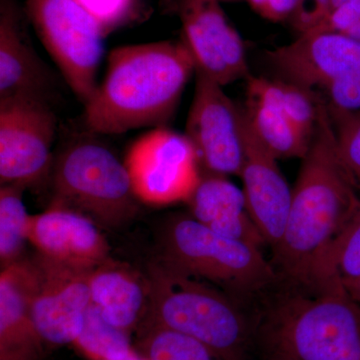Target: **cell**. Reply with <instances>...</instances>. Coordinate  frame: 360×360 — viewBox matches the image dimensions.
I'll list each match as a JSON object with an SVG mask.
<instances>
[{"instance_id": "cell-1", "label": "cell", "mask_w": 360, "mask_h": 360, "mask_svg": "<svg viewBox=\"0 0 360 360\" xmlns=\"http://www.w3.org/2000/svg\"><path fill=\"white\" fill-rule=\"evenodd\" d=\"M360 210L359 191L343 167L335 129L321 98L319 118L291 194L274 266L291 284L304 288L316 257Z\"/></svg>"}, {"instance_id": "cell-2", "label": "cell", "mask_w": 360, "mask_h": 360, "mask_svg": "<svg viewBox=\"0 0 360 360\" xmlns=\"http://www.w3.org/2000/svg\"><path fill=\"white\" fill-rule=\"evenodd\" d=\"M193 72L195 63L182 39L115 49L103 84L84 105L85 124L101 134L162 124Z\"/></svg>"}, {"instance_id": "cell-3", "label": "cell", "mask_w": 360, "mask_h": 360, "mask_svg": "<svg viewBox=\"0 0 360 360\" xmlns=\"http://www.w3.org/2000/svg\"><path fill=\"white\" fill-rule=\"evenodd\" d=\"M146 276L149 307L143 321L193 336L224 360H246L257 326L243 303L160 259L149 264Z\"/></svg>"}, {"instance_id": "cell-4", "label": "cell", "mask_w": 360, "mask_h": 360, "mask_svg": "<svg viewBox=\"0 0 360 360\" xmlns=\"http://www.w3.org/2000/svg\"><path fill=\"white\" fill-rule=\"evenodd\" d=\"M286 293L259 323L270 354L296 360H360V303L341 283Z\"/></svg>"}, {"instance_id": "cell-5", "label": "cell", "mask_w": 360, "mask_h": 360, "mask_svg": "<svg viewBox=\"0 0 360 360\" xmlns=\"http://www.w3.org/2000/svg\"><path fill=\"white\" fill-rule=\"evenodd\" d=\"M160 260L241 303L267 292L281 279L260 248L217 233L184 215L165 225Z\"/></svg>"}, {"instance_id": "cell-6", "label": "cell", "mask_w": 360, "mask_h": 360, "mask_svg": "<svg viewBox=\"0 0 360 360\" xmlns=\"http://www.w3.org/2000/svg\"><path fill=\"white\" fill-rule=\"evenodd\" d=\"M52 184V205L82 213L99 225L120 226L139 212L127 165L98 142L78 141L59 155Z\"/></svg>"}, {"instance_id": "cell-7", "label": "cell", "mask_w": 360, "mask_h": 360, "mask_svg": "<svg viewBox=\"0 0 360 360\" xmlns=\"http://www.w3.org/2000/svg\"><path fill=\"white\" fill-rule=\"evenodd\" d=\"M26 9L45 49L85 105L97 89L103 28L77 0H26Z\"/></svg>"}, {"instance_id": "cell-8", "label": "cell", "mask_w": 360, "mask_h": 360, "mask_svg": "<svg viewBox=\"0 0 360 360\" xmlns=\"http://www.w3.org/2000/svg\"><path fill=\"white\" fill-rule=\"evenodd\" d=\"M124 163L135 194L149 205L188 201L201 179L200 160L188 137L161 127L137 139Z\"/></svg>"}, {"instance_id": "cell-9", "label": "cell", "mask_w": 360, "mask_h": 360, "mask_svg": "<svg viewBox=\"0 0 360 360\" xmlns=\"http://www.w3.org/2000/svg\"><path fill=\"white\" fill-rule=\"evenodd\" d=\"M195 73L193 101L184 134L208 172L239 176L245 163L243 110L227 96L222 85L200 71Z\"/></svg>"}, {"instance_id": "cell-10", "label": "cell", "mask_w": 360, "mask_h": 360, "mask_svg": "<svg viewBox=\"0 0 360 360\" xmlns=\"http://www.w3.org/2000/svg\"><path fill=\"white\" fill-rule=\"evenodd\" d=\"M56 117L44 101H0V182L28 187L49 174Z\"/></svg>"}, {"instance_id": "cell-11", "label": "cell", "mask_w": 360, "mask_h": 360, "mask_svg": "<svg viewBox=\"0 0 360 360\" xmlns=\"http://www.w3.org/2000/svg\"><path fill=\"white\" fill-rule=\"evenodd\" d=\"M34 262L39 272L32 305L35 328L46 345H73L91 303L89 276L92 269L61 264L41 255Z\"/></svg>"}, {"instance_id": "cell-12", "label": "cell", "mask_w": 360, "mask_h": 360, "mask_svg": "<svg viewBox=\"0 0 360 360\" xmlns=\"http://www.w3.org/2000/svg\"><path fill=\"white\" fill-rule=\"evenodd\" d=\"M179 15L196 71L222 86L248 77L245 44L219 0H181Z\"/></svg>"}, {"instance_id": "cell-13", "label": "cell", "mask_w": 360, "mask_h": 360, "mask_svg": "<svg viewBox=\"0 0 360 360\" xmlns=\"http://www.w3.org/2000/svg\"><path fill=\"white\" fill-rule=\"evenodd\" d=\"M270 63L288 82L312 89L333 79L360 82V40L340 33L307 32L267 52Z\"/></svg>"}, {"instance_id": "cell-14", "label": "cell", "mask_w": 360, "mask_h": 360, "mask_svg": "<svg viewBox=\"0 0 360 360\" xmlns=\"http://www.w3.org/2000/svg\"><path fill=\"white\" fill-rule=\"evenodd\" d=\"M243 135L245 163L239 177L243 180L246 207L251 219L274 252L283 239L292 189L277 165L276 156L272 155L253 134L245 110Z\"/></svg>"}, {"instance_id": "cell-15", "label": "cell", "mask_w": 360, "mask_h": 360, "mask_svg": "<svg viewBox=\"0 0 360 360\" xmlns=\"http://www.w3.org/2000/svg\"><path fill=\"white\" fill-rule=\"evenodd\" d=\"M96 224L82 213L52 205L30 215L28 243L49 259L94 269L110 258V246Z\"/></svg>"}, {"instance_id": "cell-16", "label": "cell", "mask_w": 360, "mask_h": 360, "mask_svg": "<svg viewBox=\"0 0 360 360\" xmlns=\"http://www.w3.org/2000/svg\"><path fill=\"white\" fill-rule=\"evenodd\" d=\"M51 73L26 39L11 0L0 11V101H46Z\"/></svg>"}, {"instance_id": "cell-17", "label": "cell", "mask_w": 360, "mask_h": 360, "mask_svg": "<svg viewBox=\"0 0 360 360\" xmlns=\"http://www.w3.org/2000/svg\"><path fill=\"white\" fill-rule=\"evenodd\" d=\"M89 286L91 303L104 319L132 335L148 314V276L108 258L91 270Z\"/></svg>"}, {"instance_id": "cell-18", "label": "cell", "mask_w": 360, "mask_h": 360, "mask_svg": "<svg viewBox=\"0 0 360 360\" xmlns=\"http://www.w3.org/2000/svg\"><path fill=\"white\" fill-rule=\"evenodd\" d=\"M187 202L193 219L217 233L260 250L267 245L248 213L243 189L224 175L210 172L205 176L201 175L200 184Z\"/></svg>"}, {"instance_id": "cell-19", "label": "cell", "mask_w": 360, "mask_h": 360, "mask_svg": "<svg viewBox=\"0 0 360 360\" xmlns=\"http://www.w3.org/2000/svg\"><path fill=\"white\" fill-rule=\"evenodd\" d=\"M248 98L279 108L305 136L312 139L321 103L312 89L288 80L248 75Z\"/></svg>"}, {"instance_id": "cell-20", "label": "cell", "mask_w": 360, "mask_h": 360, "mask_svg": "<svg viewBox=\"0 0 360 360\" xmlns=\"http://www.w3.org/2000/svg\"><path fill=\"white\" fill-rule=\"evenodd\" d=\"M360 276V210L316 257L305 290H321Z\"/></svg>"}, {"instance_id": "cell-21", "label": "cell", "mask_w": 360, "mask_h": 360, "mask_svg": "<svg viewBox=\"0 0 360 360\" xmlns=\"http://www.w3.org/2000/svg\"><path fill=\"white\" fill-rule=\"evenodd\" d=\"M245 113L253 134L277 160H303L307 155L311 139L305 136L281 110L248 98Z\"/></svg>"}, {"instance_id": "cell-22", "label": "cell", "mask_w": 360, "mask_h": 360, "mask_svg": "<svg viewBox=\"0 0 360 360\" xmlns=\"http://www.w3.org/2000/svg\"><path fill=\"white\" fill-rule=\"evenodd\" d=\"M135 333V352L146 360H224L200 340L155 322L142 321Z\"/></svg>"}, {"instance_id": "cell-23", "label": "cell", "mask_w": 360, "mask_h": 360, "mask_svg": "<svg viewBox=\"0 0 360 360\" xmlns=\"http://www.w3.org/2000/svg\"><path fill=\"white\" fill-rule=\"evenodd\" d=\"M73 345L87 360H118L135 352L131 335L106 321L92 303Z\"/></svg>"}, {"instance_id": "cell-24", "label": "cell", "mask_w": 360, "mask_h": 360, "mask_svg": "<svg viewBox=\"0 0 360 360\" xmlns=\"http://www.w3.org/2000/svg\"><path fill=\"white\" fill-rule=\"evenodd\" d=\"M26 187L18 184L0 189V264L1 269L20 262L28 241L30 215L23 203Z\"/></svg>"}, {"instance_id": "cell-25", "label": "cell", "mask_w": 360, "mask_h": 360, "mask_svg": "<svg viewBox=\"0 0 360 360\" xmlns=\"http://www.w3.org/2000/svg\"><path fill=\"white\" fill-rule=\"evenodd\" d=\"M341 162L357 191H360V112L329 110Z\"/></svg>"}, {"instance_id": "cell-26", "label": "cell", "mask_w": 360, "mask_h": 360, "mask_svg": "<svg viewBox=\"0 0 360 360\" xmlns=\"http://www.w3.org/2000/svg\"><path fill=\"white\" fill-rule=\"evenodd\" d=\"M103 28L104 34L112 32L131 18L137 0H77Z\"/></svg>"}, {"instance_id": "cell-27", "label": "cell", "mask_w": 360, "mask_h": 360, "mask_svg": "<svg viewBox=\"0 0 360 360\" xmlns=\"http://www.w3.org/2000/svg\"><path fill=\"white\" fill-rule=\"evenodd\" d=\"M319 89L326 92L329 110L345 113L360 112V82L352 79H333Z\"/></svg>"}, {"instance_id": "cell-28", "label": "cell", "mask_w": 360, "mask_h": 360, "mask_svg": "<svg viewBox=\"0 0 360 360\" xmlns=\"http://www.w3.org/2000/svg\"><path fill=\"white\" fill-rule=\"evenodd\" d=\"M309 32H330L360 40V0H349Z\"/></svg>"}, {"instance_id": "cell-29", "label": "cell", "mask_w": 360, "mask_h": 360, "mask_svg": "<svg viewBox=\"0 0 360 360\" xmlns=\"http://www.w3.org/2000/svg\"><path fill=\"white\" fill-rule=\"evenodd\" d=\"M331 0H298L290 20L293 27L302 33L314 30L330 14Z\"/></svg>"}, {"instance_id": "cell-30", "label": "cell", "mask_w": 360, "mask_h": 360, "mask_svg": "<svg viewBox=\"0 0 360 360\" xmlns=\"http://www.w3.org/2000/svg\"><path fill=\"white\" fill-rule=\"evenodd\" d=\"M298 0H269L262 16L272 21L290 18L295 13Z\"/></svg>"}, {"instance_id": "cell-31", "label": "cell", "mask_w": 360, "mask_h": 360, "mask_svg": "<svg viewBox=\"0 0 360 360\" xmlns=\"http://www.w3.org/2000/svg\"><path fill=\"white\" fill-rule=\"evenodd\" d=\"M342 284L345 290H347L348 295L352 296L354 300L360 303V276L357 278L352 279V281H347Z\"/></svg>"}, {"instance_id": "cell-32", "label": "cell", "mask_w": 360, "mask_h": 360, "mask_svg": "<svg viewBox=\"0 0 360 360\" xmlns=\"http://www.w3.org/2000/svg\"><path fill=\"white\" fill-rule=\"evenodd\" d=\"M248 2H250L251 7H252L257 13L262 15L269 0H248Z\"/></svg>"}, {"instance_id": "cell-33", "label": "cell", "mask_w": 360, "mask_h": 360, "mask_svg": "<svg viewBox=\"0 0 360 360\" xmlns=\"http://www.w3.org/2000/svg\"><path fill=\"white\" fill-rule=\"evenodd\" d=\"M267 360H296L291 359V357L285 356V355L270 354L269 359Z\"/></svg>"}, {"instance_id": "cell-34", "label": "cell", "mask_w": 360, "mask_h": 360, "mask_svg": "<svg viewBox=\"0 0 360 360\" xmlns=\"http://www.w3.org/2000/svg\"><path fill=\"white\" fill-rule=\"evenodd\" d=\"M118 360H146L143 357L141 356L136 352L134 354H130L129 356L125 357V359Z\"/></svg>"}]
</instances>
